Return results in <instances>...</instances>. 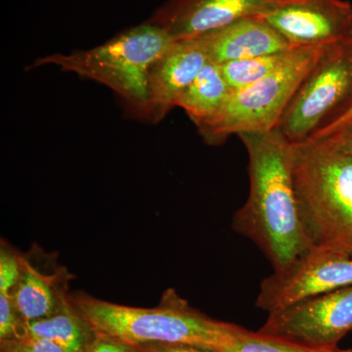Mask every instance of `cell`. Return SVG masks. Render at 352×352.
<instances>
[{
    "instance_id": "cell-1",
    "label": "cell",
    "mask_w": 352,
    "mask_h": 352,
    "mask_svg": "<svg viewBox=\"0 0 352 352\" xmlns=\"http://www.w3.org/2000/svg\"><path fill=\"white\" fill-rule=\"evenodd\" d=\"M249 156L250 192L232 228L258 245L274 271L311 247L296 204L292 143L278 129L238 135Z\"/></svg>"
},
{
    "instance_id": "cell-2",
    "label": "cell",
    "mask_w": 352,
    "mask_h": 352,
    "mask_svg": "<svg viewBox=\"0 0 352 352\" xmlns=\"http://www.w3.org/2000/svg\"><path fill=\"white\" fill-rule=\"evenodd\" d=\"M292 173L310 244L352 256V157L325 138L292 143Z\"/></svg>"
},
{
    "instance_id": "cell-3",
    "label": "cell",
    "mask_w": 352,
    "mask_h": 352,
    "mask_svg": "<svg viewBox=\"0 0 352 352\" xmlns=\"http://www.w3.org/2000/svg\"><path fill=\"white\" fill-rule=\"evenodd\" d=\"M69 300L95 332L131 346L187 344L223 352L238 328L199 311L173 289L166 291L160 305L153 308L117 305L85 294Z\"/></svg>"
},
{
    "instance_id": "cell-4",
    "label": "cell",
    "mask_w": 352,
    "mask_h": 352,
    "mask_svg": "<svg viewBox=\"0 0 352 352\" xmlns=\"http://www.w3.org/2000/svg\"><path fill=\"white\" fill-rule=\"evenodd\" d=\"M175 41L163 28L149 21L92 50L48 55L36 60L34 66L56 65L100 82L134 105L147 109L149 69Z\"/></svg>"
},
{
    "instance_id": "cell-5",
    "label": "cell",
    "mask_w": 352,
    "mask_h": 352,
    "mask_svg": "<svg viewBox=\"0 0 352 352\" xmlns=\"http://www.w3.org/2000/svg\"><path fill=\"white\" fill-rule=\"evenodd\" d=\"M323 48H300L283 68L249 87L231 92L219 112L198 126L201 135L208 144L219 145L231 135L276 129Z\"/></svg>"
},
{
    "instance_id": "cell-6",
    "label": "cell",
    "mask_w": 352,
    "mask_h": 352,
    "mask_svg": "<svg viewBox=\"0 0 352 352\" xmlns=\"http://www.w3.org/2000/svg\"><path fill=\"white\" fill-rule=\"evenodd\" d=\"M351 107L352 38L324 46L276 129L289 142H303Z\"/></svg>"
},
{
    "instance_id": "cell-7",
    "label": "cell",
    "mask_w": 352,
    "mask_h": 352,
    "mask_svg": "<svg viewBox=\"0 0 352 352\" xmlns=\"http://www.w3.org/2000/svg\"><path fill=\"white\" fill-rule=\"evenodd\" d=\"M349 286H352V256L311 245L261 282L256 307L270 314Z\"/></svg>"
},
{
    "instance_id": "cell-8",
    "label": "cell",
    "mask_w": 352,
    "mask_h": 352,
    "mask_svg": "<svg viewBox=\"0 0 352 352\" xmlns=\"http://www.w3.org/2000/svg\"><path fill=\"white\" fill-rule=\"evenodd\" d=\"M352 331V286L271 312L258 332L307 349H329Z\"/></svg>"
},
{
    "instance_id": "cell-9",
    "label": "cell",
    "mask_w": 352,
    "mask_h": 352,
    "mask_svg": "<svg viewBox=\"0 0 352 352\" xmlns=\"http://www.w3.org/2000/svg\"><path fill=\"white\" fill-rule=\"evenodd\" d=\"M259 18L296 48L352 38V4L347 0H286Z\"/></svg>"
},
{
    "instance_id": "cell-10",
    "label": "cell",
    "mask_w": 352,
    "mask_h": 352,
    "mask_svg": "<svg viewBox=\"0 0 352 352\" xmlns=\"http://www.w3.org/2000/svg\"><path fill=\"white\" fill-rule=\"evenodd\" d=\"M286 0H168L150 22L175 41L193 39L245 18L261 17Z\"/></svg>"
},
{
    "instance_id": "cell-11",
    "label": "cell",
    "mask_w": 352,
    "mask_h": 352,
    "mask_svg": "<svg viewBox=\"0 0 352 352\" xmlns=\"http://www.w3.org/2000/svg\"><path fill=\"white\" fill-rule=\"evenodd\" d=\"M210 61L200 39L176 41L152 65L148 74L147 110L163 119Z\"/></svg>"
},
{
    "instance_id": "cell-12",
    "label": "cell",
    "mask_w": 352,
    "mask_h": 352,
    "mask_svg": "<svg viewBox=\"0 0 352 352\" xmlns=\"http://www.w3.org/2000/svg\"><path fill=\"white\" fill-rule=\"evenodd\" d=\"M197 38L203 44L208 60L217 65L296 48L259 17L237 21Z\"/></svg>"
},
{
    "instance_id": "cell-13",
    "label": "cell",
    "mask_w": 352,
    "mask_h": 352,
    "mask_svg": "<svg viewBox=\"0 0 352 352\" xmlns=\"http://www.w3.org/2000/svg\"><path fill=\"white\" fill-rule=\"evenodd\" d=\"M21 261L22 273L11 295L21 316L29 323L54 314L69 300L60 285V273L44 274L25 258Z\"/></svg>"
},
{
    "instance_id": "cell-14",
    "label": "cell",
    "mask_w": 352,
    "mask_h": 352,
    "mask_svg": "<svg viewBox=\"0 0 352 352\" xmlns=\"http://www.w3.org/2000/svg\"><path fill=\"white\" fill-rule=\"evenodd\" d=\"M232 92L219 65L208 61L176 101L197 127L212 119Z\"/></svg>"
},
{
    "instance_id": "cell-15",
    "label": "cell",
    "mask_w": 352,
    "mask_h": 352,
    "mask_svg": "<svg viewBox=\"0 0 352 352\" xmlns=\"http://www.w3.org/2000/svg\"><path fill=\"white\" fill-rule=\"evenodd\" d=\"M28 330L32 337L50 340L66 352H85L95 336L69 298L54 314L29 322Z\"/></svg>"
},
{
    "instance_id": "cell-16",
    "label": "cell",
    "mask_w": 352,
    "mask_h": 352,
    "mask_svg": "<svg viewBox=\"0 0 352 352\" xmlns=\"http://www.w3.org/2000/svg\"><path fill=\"white\" fill-rule=\"evenodd\" d=\"M300 50V48H295L286 52L229 62L219 65V67L229 87L232 91H236L283 68L296 56Z\"/></svg>"
},
{
    "instance_id": "cell-17",
    "label": "cell",
    "mask_w": 352,
    "mask_h": 352,
    "mask_svg": "<svg viewBox=\"0 0 352 352\" xmlns=\"http://www.w3.org/2000/svg\"><path fill=\"white\" fill-rule=\"evenodd\" d=\"M238 326L223 352H321Z\"/></svg>"
},
{
    "instance_id": "cell-18",
    "label": "cell",
    "mask_w": 352,
    "mask_h": 352,
    "mask_svg": "<svg viewBox=\"0 0 352 352\" xmlns=\"http://www.w3.org/2000/svg\"><path fill=\"white\" fill-rule=\"evenodd\" d=\"M29 335L28 323L16 308L12 296L0 294V340L22 339Z\"/></svg>"
},
{
    "instance_id": "cell-19",
    "label": "cell",
    "mask_w": 352,
    "mask_h": 352,
    "mask_svg": "<svg viewBox=\"0 0 352 352\" xmlns=\"http://www.w3.org/2000/svg\"><path fill=\"white\" fill-rule=\"evenodd\" d=\"M22 273V261L6 248L0 252V294L12 295Z\"/></svg>"
},
{
    "instance_id": "cell-20",
    "label": "cell",
    "mask_w": 352,
    "mask_h": 352,
    "mask_svg": "<svg viewBox=\"0 0 352 352\" xmlns=\"http://www.w3.org/2000/svg\"><path fill=\"white\" fill-rule=\"evenodd\" d=\"M0 352H66L61 346L29 335L22 339L0 340Z\"/></svg>"
},
{
    "instance_id": "cell-21",
    "label": "cell",
    "mask_w": 352,
    "mask_h": 352,
    "mask_svg": "<svg viewBox=\"0 0 352 352\" xmlns=\"http://www.w3.org/2000/svg\"><path fill=\"white\" fill-rule=\"evenodd\" d=\"M314 138H327L352 157V116L340 122H333L315 134Z\"/></svg>"
},
{
    "instance_id": "cell-22",
    "label": "cell",
    "mask_w": 352,
    "mask_h": 352,
    "mask_svg": "<svg viewBox=\"0 0 352 352\" xmlns=\"http://www.w3.org/2000/svg\"><path fill=\"white\" fill-rule=\"evenodd\" d=\"M85 352H138L135 347L126 344L124 340L95 332L91 342L88 344Z\"/></svg>"
},
{
    "instance_id": "cell-23",
    "label": "cell",
    "mask_w": 352,
    "mask_h": 352,
    "mask_svg": "<svg viewBox=\"0 0 352 352\" xmlns=\"http://www.w3.org/2000/svg\"><path fill=\"white\" fill-rule=\"evenodd\" d=\"M138 352H220L207 347L187 344H164L148 342L133 346Z\"/></svg>"
},
{
    "instance_id": "cell-24",
    "label": "cell",
    "mask_w": 352,
    "mask_h": 352,
    "mask_svg": "<svg viewBox=\"0 0 352 352\" xmlns=\"http://www.w3.org/2000/svg\"><path fill=\"white\" fill-rule=\"evenodd\" d=\"M321 352H352V349H340L339 347L336 346L333 349H322Z\"/></svg>"
},
{
    "instance_id": "cell-25",
    "label": "cell",
    "mask_w": 352,
    "mask_h": 352,
    "mask_svg": "<svg viewBox=\"0 0 352 352\" xmlns=\"http://www.w3.org/2000/svg\"><path fill=\"white\" fill-rule=\"evenodd\" d=\"M351 116H352V107L351 109H349V110L347 111V112L346 113H344V115L342 116V117H340V119H338L337 120H336V122H340V120L346 119V118L351 117Z\"/></svg>"
}]
</instances>
